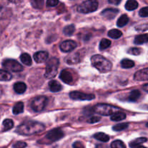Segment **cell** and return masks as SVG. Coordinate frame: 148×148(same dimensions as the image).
I'll return each instance as SVG.
<instances>
[{
    "instance_id": "2e32d148",
    "label": "cell",
    "mask_w": 148,
    "mask_h": 148,
    "mask_svg": "<svg viewBox=\"0 0 148 148\" xmlns=\"http://www.w3.org/2000/svg\"><path fill=\"white\" fill-rule=\"evenodd\" d=\"M49 87L50 90L53 92H59L62 89V85L56 80H51L49 82Z\"/></svg>"
},
{
    "instance_id": "60d3db41",
    "label": "cell",
    "mask_w": 148,
    "mask_h": 148,
    "mask_svg": "<svg viewBox=\"0 0 148 148\" xmlns=\"http://www.w3.org/2000/svg\"><path fill=\"white\" fill-rule=\"evenodd\" d=\"M72 147L73 148H85V145H83V143H81L79 141H77L75 143H73L72 145Z\"/></svg>"
},
{
    "instance_id": "c3c4849f",
    "label": "cell",
    "mask_w": 148,
    "mask_h": 148,
    "mask_svg": "<svg viewBox=\"0 0 148 148\" xmlns=\"http://www.w3.org/2000/svg\"><path fill=\"white\" fill-rule=\"evenodd\" d=\"M147 127H148V123H147Z\"/></svg>"
},
{
    "instance_id": "d4e9b609",
    "label": "cell",
    "mask_w": 148,
    "mask_h": 148,
    "mask_svg": "<svg viewBox=\"0 0 148 148\" xmlns=\"http://www.w3.org/2000/svg\"><path fill=\"white\" fill-rule=\"evenodd\" d=\"M129 20H130V19L127 14H122L117 20V26L119 27H124L129 23Z\"/></svg>"
},
{
    "instance_id": "7c38bea8",
    "label": "cell",
    "mask_w": 148,
    "mask_h": 148,
    "mask_svg": "<svg viewBox=\"0 0 148 148\" xmlns=\"http://www.w3.org/2000/svg\"><path fill=\"white\" fill-rule=\"evenodd\" d=\"M134 79L137 81L148 80V68L139 70L134 74Z\"/></svg>"
},
{
    "instance_id": "7bdbcfd3",
    "label": "cell",
    "mask_w": 148,
    "mask_h": 148,
    "mask_svg": "<svg viewBox=\"0 0 148 148\" xmlns=\"http://www.w3.org/2000/svg\"><path fill=\"white\" fill-rule=\"evenodd\" d=\"M121 0H108V2L114 5H119L121 3Z\"/></svg>"
},
{
    "instance_id": "4fadbf2b",
    "label": "cell",
    "mask_w": 148,
    "mask_h": 148,
    "mask_svg": "<svg viewBox=\"0 0 148 148\" xmlns=\"http://www.w3.org/2000/svg\"><path fill=\"white\" fill-rule=\"evenodd\" d=\"M119 10L114 8H108L104 10L102 12L101 14L105 18L108 19V20H112L114 19L116 16L119 13Z\"/></svg>"
},
{
    "instance_id": "836d02e7",
    "label": "cell",
    "mask_w": 148,
    "mask_h": 148,
    "mask_svg": "<svg viewBox=\"0 0 148 148\" xmlns=\"http://www.w3.org/2000/svg\"><path fill=\"white\" fill-rule=\"evenodd\" d=\"M45 0H31V4L34 8L41 9L44 4Z\"/></svg>"
},
{
    "instance_id": "1f68e13d",
    "label": "cell",
    "mask_w": 148,
    "mask_h": 148,
    "mask_svg": "<svg viewBox=\"0 0 148 148\" xmlns=\"http://www.w3.org/2000/svg\"><path fill=\"white\" fill-rule=\"evenodd\" d=\"M111 44V41L110 40H108L106 38H103L101 40V41L100 42V46L99 49L100 50H105V49H108Z\"/></svg>"
},
{
    "instance_id": "bcb514c9",
    "label": "cell",
    "mask_w": 148,
    "mask_h": 148,
    "mask_svg": "<svg viewBox=\"0 0 148 148\" xmlns=\"http://www.w3.org/2000/svg\"><path fill=\"white\" fill-rule=\"evenodd\" d=\"M135 148H147V147H144V146H143V145H139V146H137V147H135Z\"/></svg>"
},
{
    "instance_id": "5bb4252c",
    "label": "cell",
    "mask_w": 148,
    "mask_h": 148,
    "mask_svg": "<svg viewBox=\"0 0 148 148\" xmlns=\"http://www.w3.org/2000/svg\"><path fill=\"white\" fill-rule=\"evenodd\" d=\"M59 78L66 84H71L73 82V77L67 70H62L59 75Z\"/></svg>"
},
{
    "instance_id": "d6a6232c",
    "label": "cell",
    "mask_w": 148,
    "mask_h": 148,
    "mask_svg": "<svg viewBox=\"0 0 148 148\" xmlns=\"http://www.w3.org/2000/svg\"><path fill=\"white\" fill-rule=\"evenodd\" d=\"M129 124L127 123H121V124H116V125L114 126L113 127V130L116 132H120L124 130L125 129H127L128 127Z\"/></svg>"
},
{
    "instance_id": "484cf974",
    "label": "cell",
    "mask_w": 148,
    "mask_h": 148,
    "mask_svg": "<svg viewBox=\"0 0 148 148\" xmlns=\"http://www.w3.org/2000/svg\"><path fill=\"white\" fill-rule=\"evenodd\" d=\"M20 60H21L22 63L27 65V66H30L32 64V59L28 53H23L20 56Z\"/></svg>"
},
{
    "instance_id": "4dcf8cb0",
    "label": "cell",
    "mask_w": 148,
    "mask_h": 148,
    "mask_svg": "<svg viewBox=\"0 0 148 148\" xmlns=\"http://www.w3.org/2000/svg\"><path fill=\"white\" fill-rule=\"evenodd\" d=\"M75 30V25H69L66 26V27L64 28L63 33L65 36H70L73 34Z\"/></svg>"
},
{
    "instance_id": "d590c367",
    "label": "cell",
    "mask_w": 148,
    "mask_h": 148,
    "mask_svg": "<svg viewBox=\"0 0 148 148\" xmlns=\"http://www.w3.org/2000/svg\"><path fill=\"white\" fill-rule=\"evenodd\" d=\"M141 49H139V48H131L130 49H129L128 53L130 54H132V55H140L141 53Z\"/></svg>"
},
{
    "instance_id": "9a60e30c",
    "label": "cell",
    "mask_w": 148,
    "mask_h": 148,
    "mask_svg": "<svg viewBox=\"0 0 148 148\" xmlns=\"http://www.w3.org/2000/svg\"><path fill=\"white\" fill-rule=\"evenodd\" d=\"M80 60V56H79L77 53H74L72 54L69 55L68 56H66V58L65 59V62H66V64H77L78 62Z\"/></svg>"
},
{
    "instance_id": "30bf717a",
    "label": "cell",
    "mask_w": 148,
    "mask_h": 148,
    "mask_svg": "<svg viewBox=\"0 0 148 148\" xmlns=\"http://www.w3.org/2000/svg\"><path fill=\"white\" fill-rule=\"evenodd\" d=\"M60 49L62 52H65V53H68L72 51H73L75 48L77 47V43L74 40H67L63 41L60 44Z\"/></svg>"
},
{
    "instance_id": "e575fe53",
    "label": "cell",
    "mask_w": 148,
    "mask_h": 148,
    "mask_svg": "<svg viewBox=\"0 0 148 148\" xmlns=\"http://www.w3.org/2000/svg\"><path fill=\"white\" fill-rule=\"evenodd\" d=\"M111 148H126V145L121 140H115L111 143Z\"/></svg>"
},
{
    "instance_id": "74e56055",
    "label": "cell",
    "mask_w": 148,
    "mask_h": 148,
    "mask_svg": "<svg viewBox=\"0 0 148 148\" xmlns=\"http://www.w3.org/2000/svg\"><path fill=\"white\" fill-rule=\"evenodd\" d=\"M59 2V0H47L46 1V5L48 7H56Z\"/></svg>"
},
{
    "instance_id": "f6af8a7d",
    "label": "cell",
    "mask_w": 148,
    "mask_h": 148,
    "mask_svg": "<svg viewBox=\"0 0 148 148\" xmlns=\"http://www.w3.org/2000/svg\"><path fill=\"white\" fill-rule=\"evenodd\" d=\"M9 1L12 3H14V4H17V3H19L21 1V0H8Z\"/></svg>"
},
{
    "instance_id": "83f0119b",
    "label": "cell",
    "mask_w": 148,
    "mask_h": 148,
    "mask_svg": "<svg viewBox=\"0 0 148 148\" xmlns=\"http://www.w3.org/2000/svg\"><path fill=\"white\" fill-rule=\"evenodd\" d=\"M108 36L110 38L114 39H118L120 37H121L122 36V33L121 31H120L119 30H117V29H112V30H109L108 33Z\"/></svg>"
},
{
    "instance_id": "52a82bcc",
    "label": "cell",
    "mask_w": 148,
    "mask_h": 148,
    "mask_svg": "<svg viewBox=\"0 0 148 148\" xmlns=\"http://www.w3.org/2000/svg\"><path fill=\"white\" fill-rule=\"evenodd\" d=\"M48 102V98L46 96H39L35 98L31 103V108L35 112H40L43 111Z\"/></svg>"
},
{
    "instance_id": "7a4b0ae2",
    "label": "cell",
    "mask_w": 148,
    "mask_h": 148,
    "mask_svg": "<svg viewBox=\"0 0 148 148\" xmlns=\"http://www.w3.org/2000/svg\"><path fill=\"white\" fill-rule=\"evenodd\" d=\"M91 64L99 72L106 73L112 69V63L101 55L96 54L91 57Z\"/></svg>"
},
{
    "instance_id": "8d00e7d4",
    "label": "cell",
    "mask_w": 148,
    "mask_h": 148,
    "mask_svg": "<svg viewBox=\"0 0 148 148\" xmlns=\"http://www.w3.org/2000/svg\"><path fill=\"white\" fill-rule=\"evenodd\" d=\"M139 15L142 17H148V7H145L142 8L139 12Z\"/></svg>"
},
{
    "instance_id": "44dd1931",
    "label": "cell",
    "mask_w": 148,
    "mask_h": 148,
    "mask_svg": "<svg viewBox=\"0 0 148 148\" xmlns=\"http://www.w3.org/2000/svg\"><path fill=\"white\" fill-rule=\"evenodd\" d=\"M24 111V103L23 102H18L14 106L12 109V113L14 115H18Z\"/></svg>"
},
{
    "instance_id": "b9f144b4",
    "label": "cell",
    "mask_w": 148,
    "mask_h": 148,
    "mask_svg": "<svg viewBox=\"0 0 148 148\" xmlns=\"http://www.w3.org/2000/svg\"><path fill=\"white\" fill-rule=\"evenodd\" d=\"M137 30H148V24H145V25H142L138 26L136 28Z\"/></svg>"
},
{
    "instance_id": "ac0fdd59",
    "label": "cell",
    "mask_w": 148,
    "mask_h": 148,
    "mask_svg": "<svg viewBox=\"0 0 148 148\" xmlns=\"http://www.w3.org/2000/svg\"><path fill=\"white\" fill-rule=\"evenodd\" d=\"M134 43L136 45L144 44L148 42V34H143L136 36L134 38Z\"/></svg>"
},
{
    "instance_id": "ee69618b",
    "label": "cell",
    "mask_w": 148,
    "mask_h": 148,
    "mask_svg": "<svg viewBox=\"0 0 148 148\" xmlns=\"http://www.w3.org/2000/svg\"><path fill=\"white\" fill-rule=\"evenodd\" d=\"M143 90H144L145 91H146L147 92H148V83L143 85Z\"/></svg>"
},
{
    "instance_id": "8fae6325",
    "label": "cell",
    "mask_w": 148,
    "mask_h": 148,
    "mask_svg": "<svg viewBox=\"0 0 148 148\" xmlns=\"http://www.w3.org/2000/svg\"><path fill=\"white\" fill-rule=\"evenodd\" d=\"M49 58V53L47 51H41L36 52L34 54V60L36 63L42 64L46 62Z\"/></svg>"
},
{
    "instance_id": "cb8c5ba5",
    "label": "cell",
    "mask_w": 148,
    "mask_h": 148,
    "mask_svg": "<svg viewBox=\"0 0 148 148\" xmlns=\"http://www.w3.org/2000/svg\"><path fill=\"white\" fill-rule=\"evenodd\" d=\"M147 141V139L145 137H140V138H137L136 140H134V141H132V143H130V146L131 148H135L137 146L141 145L142 144H143L144 143H146Z\"/></svg>"
},
{
    "instance_id": "d6986e66",
    "label": "cell",
    "mask_w": 148,
    "mask_h": 148,
    "mask_svg": "<svg viewBox=\"0 0 148 148\" xmlns=\"http://www.w3.org/2000/svg\"><path fill=\"white\" fill-rule=\"evenodd\" d=\"M140 95H141V92L138 90H134L131 91L130 95H129V101H130V102H135V101H137L140 98Z\"/></svg>"
},
{
    "instance_id": "3957f363",
    "label": "cell",
    "mask_w": 148,
    "mask_h": 148,
    "mask_svg": "<svg viewBox=\"0 0 148 148\" xmlns=\"http://www.w3.org/2000/svg\"><path fill=\"white\" fill-rule=\"evenodd\" d=\"M59 64V60L56 57L51 58L48 61L44 75V77L46 79H51L57 75Z\"/></svg>"
},
{
    "instance_id": "e0dca14e",
    "label": "cell",
    "mask_w": 148,
    "mask_h": 148,
    "mask_svg": "<svg viewBox=\"0 0 148 148\" xmlns=\"http://www.w3.org/2000/svg\"><path fill=\"white\" fill-rule=\"evenodd\" d=\"M26 90H27V86H26V85L24 82H16L14 85V90L15 91V92H17V94L24 93V92H25Z\"/></svg>"
},
{
    "instance_id": "f546056e",
    "label": "cell",
    "mask_w": 148,
    "mask_h": 148,
    "mask_svg": "<svg viewBox=\"0 0 148 148\" xmlns=\"http://www.w3.org/2000/svg\"><path fill=\"white\" fill-rule=\"evenodd\" d=\"M121 67L124 69H130V68L133 67L134 66V62L130 59H124L121 62Z\"/></svg>"
},
{
    "instance_id": "f35d334b",
    "label": "cell",
    "mask_w": 148,
    "mask_h": 148,
    "mask_svg": "<svg viewBox=\"0 0 148 148\" xmlns=\"http://www.w3.org/2000/svg\"><path fill=\"white\" fill-rule=\"evenodd\" d=\"M27 147V144L24 142H17L13 145V148H25Z\"/></svg>"
},
{
    "instance_id": "277c9868",
    "label": "cell",
    "mask_w": 148,
    "mask_h": 148,
    "mask_svg": "<svg viewBox=\"0 0 148 148\" xmlns=\"http://www.w3.org/2000/svg\"><path fill=\"white\" fill-rule=\"evenodd\" d=\"M95 114L102 116H112L115 113L119 111V108L108 104H98L92 108Z\"/></svg>"
},
{
    "instance_id": "8992f818",
    "label": "cell",
    "mask_w": 148,
    "mask_h": 148,
    "mask_svg": "<svg viewBox=\"0 0 148 148\" xmlns=\"http://www.w3.org/2000/svg\"><path fill=\"white\" fill-rule=\"evenodd\" d=\"M2 66L4 69L14 72H20L23 70V67L18 62L14 59H5L3 61Z\"/></svg>"
},
{
    "instance_id": "f1b7e54d",
    "label": "cell",
    "mask_w": 148,
    "mask_h": 148,
    "mask_svg": "<svg viewBox=\"0 0 148 148\" xmlns=\"http://www.w3.org/2000/svg\"><path fill=\"white\" fill-rule=\"evenodd\" d=\"M3 125V131H8V130H11L13 127H14V122L12 119H4L2 123Z\"/></svg>"
},
{
    "instance_id": "ffe728a7",
    "label": "cell",
    "mask_w": 148,
    "mask_h": 148,
    "mask_svg": "<svg viewBox=\"0 0 148 148\" xmlns=\"http://www.w3.org/2000/svg\"><path fill=\"white\" fill-rule=\"evenodd\" d=\"M138 2L136 0H128L125 4V8L128 11H132L138 7Z\"/></svg>"
},
{
    "instance_id": "ab89813d",
    "label": "cell",
    "mask_w": 148,
    "mask_h": 148,
    "mask_svg": "<svg viewBox=\"0 0 148 148\" xmlns=\"http://www.w3.org/2000/svg\"><path fill=\"white\" fill-rule=\"evenodd\" d=\"M101 120V117H98V116H92L88 119V122L90 123V124H95V123L98 122V121Z\"/></svg>"
},
{
    "instance_id": "6da1fadb",
    "label": "cell",
    "mask_w": 148,
    "mask_h": 148,
    "mask_svg": "<svg viewBox=\"0 0 148 148\" xmlns=\"http://www.w3.org/2000/svg\"><path fill=\"white\" fill-rule=\"evenodd\" d=\"M45 130V126L42 123L34 121H28L18 126L16 132L20 135L31 136L38 134Z\"/></svg>"
},
{
    "instance_id": "7402d4cb",
    "label": "cell",
    "mask_w": 148,
    "mask_h": 148,
    "mask_svg": "<svg viewBox=\"0 0 148 148\" xmlns=\"http://www.w3.org/2000/svg\"><path fill=\"white\" fill-rule=\"evenodd\" d=\"M94 138L99 140V141L103 142V143H107V142L109 141L110 140L109 136L103 132H98L95 134H94Z\"/></svg>"
},
{
    "instance_id": "4316f807",
    "label": "cell",
    "mask_w": 148,
    "mask_h": 148,
    "mask_svg": "<svg viewBox=\"0 0 148 148\" xmlns=\"http://www.w3.org/2000/svg\"><path fill=\"white\" fill-rule=\"evenodd\" d=\"M12 78L11 74L6 70L0 69V81H9Z\"/></svg>"
},
{
    "instance_id": "ba28073f",
    "label": "cell",
    "mask_w": 148,
    "mask_h": 148,
    "mask_svg": "<svg viewBox=\"0 0 148 148\" xmlns=\"http://www.w3.org/2000/svg\"><path fill=\"white\" fill-rule=\"evenodd\" d=\"M69 96L75 101H92L95 98L93 94H87L79 91H73L69 93Z\"/></svg>"
},
{
    "instance_id": "5b68a950",
    "label": "cell",
    "mask_w": 148,
    "mask_h": 148,
    "mask_svg": "<svg viewBox=\"0 0 148 148\" xmlns=\"http://www.w3.org/2000/svg\"><path fill=\"white\" fill-rule=\"evenodd\" d=\"M98 7V0H86L78 6L77 11L83 14H88L96 11Z\"/></svg>"
},
{
    "instance_id": "7dc6e473",
    "label": "cell",
    "mask_w": 148,
    "mask_h": 148,
    "mask_svg": "<svg viewBox=\"0 0 148 148\" xmlns=\"http://www.w3.org/2000/svg\"><path fill=\"white\" fill-rule=\"evenodd\" d=\"M1 10H2V6H1V5H0V11H1Z\"/></svg>"
},
{
    "instance_id": "603a6c76",
    "label": "cell",
    "mask_w": 148,
    "mask_h": 148,
    "mask_svg": "<svg viewBox=\"0 0 148 148\" xmlns=\"http://www.w3.org/2000/svg\"><path fill=\"white\" fill-rule=\"evenodd\" d=\"M126 119V114L124 113L121 112V111H118V112L115 113L113 114L111 116V120L114 121H122V120Z\"/></svg>"
},
{
    "instance_id": "9c48e42d",
    "label": "cell",
    "mask_w": 148,
    "mask_h": 148,
    "mask_svg": "<svg viewBox=\"0 0 148 148\" xmlns=\"http://www.w3.org/2000/svg\"><path fill=\"white\" fill-rule=\"evenodd\" d=\"M64 135V132L61 129L56 128L49 131L46 135V138L51 142H56L62 139Z\"/></svg>"
}]
</instances>
